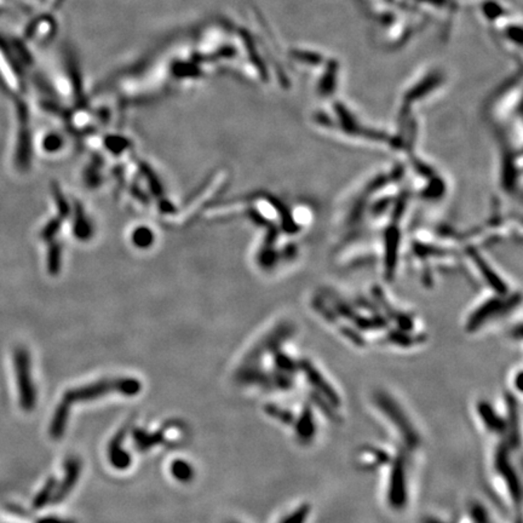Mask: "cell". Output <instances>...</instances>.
Segmentation results:
<instances>
[{"mask_svg": "<svg viewBox=\"0 0 523 523\" xmlns=\"http://www.w3.org/2000/svg\"><path fill=\"white\" fill-rule=\"evenodd\" d=\"M141 390V383L132 378H120V379H103L92 384L82 386L79 389H72L63 395V398L57 406L50 423V435L52 439L58 440L63 436L67 422L70 418V408L73 405L84 401H91L99 396L107 393H119L122 395H134Z\"/></svg>", "mask_w": 523, "mask_h": 523, "instance_id": "cell-1", "label": "cell"}, {"mask_svg": "<svg viewBox=\"0 0 523 523\" xmlns=\"http://www.w3.org/2000/svg\"><path fill=\"white\" fill-rule=\"evenodd\" d=\"M373 400H374L377 408H379V411L385 415V418L389 420L393 428L398 431L407 448L415 450L420 443V433L418 430H415V425L408 418L406 412L403 411V407L393 400L391 395L384 391H378L374 393Z\"/></svg>", "mask_w": 523, "mask_h": 523, "instance_id": "cell-2", "label": "cell"}, {"mask_svg": "<svg viewBox=\"0 0 523 523\" xmlns=\"http://www.w3.org/2000/svg\"><path fill=\"white\" fill-rule=\"evenodd\" d=\"M13 366L22 410L26 412L33 411L37 403V393L32 377L30 354L25 348L21 346L15 351Z\"/></svg>", "mask_w": 523, "mask_h": 523, "instance_id": "cell-3", "label": "cell"}, {"mask_svg": "<svg viewBox=\"0 0 523 523\" xmlns=\"http://www.w3.org/2000/svg\"><path fill=\"white\" fill-rule=\"evenodd\" d=\"M386 497L393 510H403L408 502L407 465L403 454L396 455L391 463Z\"/></svg>", "mask_w": 523, "mask_h": 523, "instance_id": "cell-4", "label": "cell"}, {"mask_svg": "<svg viewBox=\"0 0 523 523\" xmlns=\"http://www.w3.org/2000/svg\"><path fill=\"white\" fill-rule=\"evenodd\" d=\"M299 370H302L303 374L305 377L308 383L316 390L317 395H320L321 398H324L326 401H329L333 407L338 408V406L341 405V398H339L336 389L324 378V374L312 363L305 361V360L299 363Z\"/></svg>", "mask_w": 523, "mask_h": 523, "instance_id": "cell-5", "label": "cell"}, {"mask_svg": "<svg viewBox=\"0 0 523 523\" xmlns=\"http://www.w3.org/2000/svg\"><path fill=\"white\" fill-rule=\"evenodd\" d=\"M508 445H502L497 450L496 455V467L503 479H505V484L510 492V496L515 502L519 503L521 500V486H519V477L516 476L514 467L511 465L508 452Z\"/></svg>", "mask_w": 523, "mask_h": 523, "instance_id": "cell-6", "label": "cell"}, {"mask_svg": "<svg viewBox=\"0 0 523 523\" xmlns=\"http://www.w3.org/2000/svg\"><path fill=\"white\" fill-rule=\"evenodd\" d=\"M294 431L297 439L303 443H309L314 440L316 435V424L312 407L305 406L303 408L298 420L294 423Z\"/></svg>", "mask_w": 523, "mask_h": 523, "instance_id": "cell-7", "label": "cell"}, {"mask_svg": "<svg viewBox=\"0 0 523 523\" xmlns=\"http://www.w3.org/2000/svg\"><path fill=\"white\" fill-rule=\"evenodd\" d=\"M477 413L480 415L482 423L484 427L489 429V431L502 435L506 431V422L502 415H498L497 411L494 410L493 406L487 401H482L477 406Z\"/></svg>", "mask_w": 523, "mask_h": 523, "instance_id": "cell-8", "label": "cell"}, {"mask_svg": "<svg viewBox=\"0 0 523 523\" xmlns=\"http://www.w3.org/2000/svg\"><path fill=\"white\" fill-rule=\"evenodd\" d=\"M80 467H82L80 462L77 459H70V462H67L65 480L61 484L60 489H57L56 494L53 496V502H57V500L60 502L67 496V493H70V489H73L78 481Z\"/></svg>", "mask_w": 523, "mask_h": 523, "instance_id": "cell-9", "label": "cell"}, {"mask_svg": "<svg viewBox=\"0 0 523 523\" xmlns=\"http://www.w3.org/2000/svg\"><path fill=\"white\" fill-rule=\"evenodd\" d=\"M509 401H508V420L506 422V431L509 435V440H508V445H510V447H517L519 443V412H517V405L515 398L509 396Z\"/></svg>", "mask_w": 523, "mask_h": 523, "instance_id": "cell-10", "label": "cell"}, {"mask_svg": "<svg viewBox=\"0 0 523 523\" xmlns=\"http://www.w3.org/2000/svg\"><path fill=\"white\" fill-rule=\"evenodd\" d=\"M275 365H277V370L282 372V374H292V373L299 370L298 363H294V360L290 359L285 354H277Z\"/></svg>", "mask_w": 523, "mask_h": 523, "instance_id": "cell-11", "label": "cell"}, {"mask_svg": "<svg viewBox=\"0 0 523 523\" xmlns=\"http://www.w3.org/2000/svg\"><path fill=\"white\" fill-rule=\"evenodd\" d=\"M56 487V482L55 480L49 481L48 484L44 486V489L40 491L39 494L35 497L34 502H33V506L35 509H42L44 506L46 505V503L50 500L52 493H53V489Z\"/></svg>", "mask_w": 523, "mask_h": 523, "instance_id": "cell-12", "label": "cell"}, {"mask_svg": "<svg viewBox=\"0 0 523 523\" xmlns=\"http://www.w3.org/2000/svg\"><path fill=\"white\" fill-rule=\"evenodd\" d=\"M310 512V506L308 504L299 506L292 514L286 516L282 523H305Z\"/></svg>", "mask_w": 523, "mask_h": 523, "instance_id": "cell-13", "label": "cell"}, {"mask_svg": "<svg viewBox=\"0 0 523 523\" xmlns=\"http://www.w3.org/2000/svg\"><path fill=\"white\" fill-rule=\"evenodd\" d=\"M472 516L476 523H489V516L482 506L474 505Z\"/></svg>", "mask_w": 523, "mask_h": 523, "instance_id": "cell-14", "label": "cell"}, {"mask_svg": "<svg viewBox=\"0 0 523 523\" xmlns=\"http://www.w3.org/2000/svg\"><path fill=\"white\" fill-rule=\"evenodd\" d=\"M173 474L179 477L181 480H187L191 476V467L186 463H176L173 467Z\"/></svg>", "mask_w": 523, "mask_h": 523, "instance_id": "cell-15", "label": "cell"}, {"mask_svg": "<svg viewBox=\"0 0 523 523\" xmlns=\"http://www.w3.org/2000/svg\"><path fill=\"white\" fill-rule=\"evenodd\" d=\"M38 523H72V522H67V521H63V519H42V521H39Z\"/></svg>", "mask_w": 523, "mask_h": 523, "instance_id": "cell-16", "label": "cell"}, {"mask_svg": "<svg viewBox=\"0 0 523 523\" xmlns=\"http://www.w3.org/2000/svg\"><path fill=\"white\" fill-rule=\"evenodd\" d=\"M422 523H445V522H442V521H440V519H433V517H427V519H423V522Z\"/></svg>", "mask_w": 523, "mask_h": 523, "instance_id": "cell-17", "label": "cell"}]
</instances>
